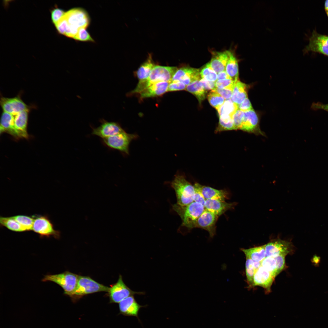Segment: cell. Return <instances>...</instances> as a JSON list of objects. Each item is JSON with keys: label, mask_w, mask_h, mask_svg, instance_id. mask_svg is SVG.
<instances>
[{"label": "cell", "mask_w": 328, "mask_h": 328, "mask_svg": "<svg viewBox=\"0 0 328 328\" xmlns=\"http://www.w3.org/2000/svg\"><path fill=\"white\" fill-rule=\"evenodd\" d=\"M177 69L176 67L155 65L148 78L145 80L139 81L132 93L140 94L151 85L159 82H170Z\"/></svg>", "instance_id": "6da1fadb"}, {"label": "cell", "mask_w": 328, "mask_h": 328, "mask_svg": "<svg viewBox=\"0 0 328 328\" xmlns=\"http://www.w3.org/2000/svg\"><path fill=\"white\" fill-rule=\"evenodd\" d=\"M172 208L182 220L181 226L190 230L195 228L197 219L205 209L204 206L194 201L185 205L176 203Z\"/></svg>", "instance_id": "7a4b0ae2"}, {"label": "cell", "mask_w": 328, "mask_h": 328, "mask_svg": "<svg viewBox=\"0 0 328 328\" xmlns=\"http://www.w3.org/2000/svg\"><path fill=\"white\" fill-rule=\"evenodd\" d=\"M170 185L175 191L176 203L185 205L194 201V186L186 179L184 175L176 174L173 179L170 182Z\"/></svg>", "instance_id": "3957f363"}, {"label": "cell", "mask_w": 328, "mask_h": 328, "mask_svg": "<svg viewBox=\"0 0 328 328\" xmlns=\"http://www.w3.org/2000/svg\"><path fill=\"white\" fill-rule=\"evenodd\" d=\"M79 275L68 271L56 274L45 275L42 281L53 282L63 289L64 294L72 298L77 287Z\"/></svg>", "instance_id": "277c9868"}, {"label": "cell", "mask_w": 328, "mask_h": 328, "mask_svg": "<svg viewBox=\"0 0 328 328\" xmlns=\"http://www.w3.org/2000/svg\"><path fill=\"white\" fill-rule=\"evenodd\" d=\"M109 287L101 284L87 276L79 275L73 299L88 294L99 292H108Z\"/></svg>", "instance_id": "5b68a950"}, {"label": "cell", "mask_w": 328, "mask_h": 328, "mask_svg": "<svg viewBox=\"0 0 328 328\" xmlns=\"http://www.w3.org/2000/svg\"><path fill=\"white\" fill-rule=\"evenodd\" d=\"M137 137L136 134H128L124 131L113 136L102 139V141L107 147L128 155L131 142Z\"/></svg>", "instance_id": "8992f818"}, {"label": "cell", "mask_w": 328, "mask_h": 328, "mask_svg": "<svg viewBox=\"0 0 328 328\" xmlns=\"http://www.w3.org/2000/svg\"><path fill=\"white\" fill-rule=\"evenodd\" d=\"M64 16L68 23V29L76 33L79 29L87 28L90 24V18L87 12L82 9L75 8L66 12Z\"/></svg>", "instance_id": "52a82bcc"}, {"label": "cell", "mask_w": 328, "mask_h": 328, "mask_svg": "<svg viewBox=\"0 0 328 328\" xmlns=\"http://www.w3.org/2000/svg\"><path fill=\"white\" fill-rule=\"evenodd\" d=\"M111 303H119L126 298L135 294L143 295L145 293L142 292L133 291L124 282L122 276L120 275L117 282L109 287L108 292Z\"/></svg>", "instance_id": "ba28073f"}, {"label": "cell", "mask_w": 328, "mask_h": 328, "mask_svg": "<svg viewBox=\"0 0 328 328\" xmlns=\"http://www.w3.org/2000/svg\"><path fill=\"white\" fill-rule=\"evenodd\" d=\"M34 221L32 231L39 234L41 237L52 236L58 239L60 232L55 230L48 217L45 216H33Z\"/></svg>", "instance_id": "9c48e42d"}, {"label": "cell", "mask_w": 328, "mask_h": 328, "mask_svg": "<svg viewBox=\"0 0 328 328\" xmlns=\"http://www.w3.org/2000/svg\"><path fill=\"white\" fill-rule=\"evenodd\" d=\"M266 257L275 258L282 254L293 253L294 246L290 241L276 238L265 244Z\"/></svg>", "instance_id": "30bf717a"}, {"label": "cell", "mask_w": 328, "mask_h": 328, "mask_svg": "<svg viewBox=\"0 0 328 328\" xmlns=\"http://www.w3.org/2000/svg\"><path fill=\"white\" fill-rule=\"evenodd\" d=\"M313 52L328 57V36L318 33L314 30L309 39L308 44L304 50L305 53Z\"/></svg>", "instance_id": "8fae6325"}, {"label": "cell", "mask_w": 328, "mask_h": 328, "mask_svg": "<svg viewBox=\"0 0 328 328\" xmlns=\"http://www.w3.org/2000/svg\"><path fill=\"white\" fill-rule=\"evenodd\" d=\"M0 104L3 112L13 115L30 109V107L24 102L19 95L12 98L2 97L0 99Z\"/></svg>", "instance_id": "7c38bea8"}, {"label": "cell", "mask_w": 328, "mask_h": 328, "mask_svg": "<svg viewBox=\"0 0 328 328\" xmlns=\"http://www.w3.org/2000/svg\"><path fill=\"white\" fill-rule=\"evenodd\" d=\"M100 125L97 128H92V134L102 139L113 136L124 130L118 123L108 121L104 119L100 120Z\"/></svg>", "instance_id": "4fadbf2b"}, {"label": "cell", "mask_w": 328, "mask_h": 328, "mask_svg": "<svg viewBox=\"0 0 328 328\" xmlns=\"http://www.w3.org/2000/svg\"><path fill=\"white\" fill-rule=\"evenodd\" d=\"M219 217L205 209L196 223L195 228H199L207 231L211 237L216 234V224Z\"/></svg>", "instance_id": "5bb4252c"}, {"label": "cell", "mask_w": 328, "mask_h": 328, "mask_svg": "<svg viewBox=\"0 0 328 328\" xmlns=\"http://www.w3.org/2000/svg\"><path fill=\"white\" fill-rule=\"evenodd\" d=\"M240 130L257 135H265L259 128L258 118L253 109L244 112Z\"/></svg>", "instance_id": "9a60e30c"}, {"label": "cell", "mask_w": 328, "mask_h": 328, "mask_svg": "<svg viewBox=\"0 0 328 328\" xmlns=\"http://www.w3.org/2000/svg\"><path fill=\"white\" fill-rule=\"evenodd\" d=\"M147 305L139 304L134 296H129L119 303L120 313L125 316L136 317L140 321L138 316L139 312L141 308L146 307Z\"/></svg>", "instance_id": "2e32d148"}, {"label": "cell", "mask_w": 328, "mask_h": 328, "mask_svg": "<svg viewBox=\"0 0 328 328\" xmlns=\"http://www.w3.org/2000/svg\"><path fill=\"white\" fill-rule=\"evenodd\" d=\"M271 273L261 266L256 271L253 278V287L263 288L266 293L271 292V287L275 280Z\"/></svg>", "instance_id": "e0dca14e"}, {"label": "cell", "mask_w": 328, "mask_h": 328, "mask_svg": "<svg viewBox=\"0 0 328 328\" xmlns=\"http://www.w3.org/2000/svg\"><path fill=\"white\" fill-rule=\"evenodd\" d=\"M235 203H228L225 201L215 199L206 200L205 209L217 215L219 217L227 210L233 209Z\"/></svg>", "instance_id": "ac0fdd59"}, {"label": "cell", "mask_w": 328, "mask_h": 328, "mask_svg": "<svg viewBox=\"0 0 328 328\" xmlns=\"http://www.w3.org/2000/svg\"><path fill=\"white\" fill-rule=\"evenodd\" d=\"M209 63L213 69L217 73L225 71L229 58V50L222 52L214 51Z\"/></svg>", "instance_id": "d6986e66"}, {"label": "cell", "mask_w": 328, "mask_h": 328, "mask_svg": "<svg viewBox=\"0 0 328 328\" xmlns=\"http://www.w3.org/2000/svg\"><path fill=\"white\" fill-rule=\"evenodd\" d=\"M29 110L22 111L14 115V125L16 131L19 138L28 137L27 125Z\"/></svg>", "instance_id": "ffe728a7"}, {"label": "cell", "mask_w": 328, "mask_h": 328, "mask_svg": "<svg viewBox=\"0 0 328 328\" xmlns=\"http://www.w3.org/2000/svg\"><path fill=\"white\" fill-rule=\"evenodd\" d=\"M170 82L162 81L151 85L140 94L141 98L160 96L168 91Z\"/></svg>", "instance_id": "44dd1931"}, {"label": "cell", "mask_w": 328, "mask_h": 328, "mask_svg": "<svg viewBox=\"0 0 328 328\" xmlns=\"http://www.w3.org/2000/svg\"><path fill=\"white\" fill-rule=\"evenodd\" d=\"M197 185L204 197L206 200L215 199L225 201L228 199V192L224 190H217L211 187L202 185L197 183Z\"/></svg>", "instance_id": "7402d4cb"}, {"label": "cell", "mask_w": 328, "mask_h": 328, "mask_svg": "<svg viewBox=\"0 0 328 328\" xmlns=\"http://www.w3.org/2000/svg\"><path fill=\"white\" fill-rule=\"evenodd\" d=\"M0 133L6 132L15 138H19L14 125V115L3 112L1 118Z\"/></svg>", "instance_id": "603a6c76"}, {"label": "cell", "mask_w": 328, "mask_h": 328, "mask_svg": "<svg viewBox=\"0 0 328 328\" xmlns=\"http://www.w3.org/2000/svg\"><path fill=\"white\" fill-rule=\"evenodd\" d=\"M225 71L234 82L238 80V61L234 53L229 51V58L227 62Z\"/></svg>", "instance_id": "cb8c5ba5"}, {"label": "cell", "mask_w": 328, "mask_h": 328, "mask_svg": "<svg viewBox=\"0 0 328 328\" xmlns=\"http://www.w3.org/2000/svg\"><path fill=\"white\" fill-rule=\"evenodd\" d=\"M238 105L231 99L226 100L220 108L217 110L219 118L223 119H232L233 115L238 110Z\"/></svg>", "instance_id": "d4e9b609"}, {"label": "cell", "mask_w": 328, "mask_h": 328, "mask_svg": "<svg viewBox=\"0 0 328 328\" xmlns=\"http://www.w3.org/2000/svg\"><path fill=\"white\" fill-rule=\"evenodd\" d=\"M247 87L245 84L239 80L236 82L231 99L237 105L248 97Z\"/></svg>", "instance_id": "484cf974"}, {"label": "cell", "mask_w": 328, "mask_h": 328, "mask_svg": "<svg viewBox=\"0 0 328 328\" xmlns=\"http://www.w3.org/2000/svg\"><path fill=\"white\" fill-rule=\"evenodd\" d=\"M155 66L152 55L149 54L146 60L141 65L136 72V76L139 81L147 79Z\"/></svg>", "instance_id": "4316f807"}, {"label": "cell", "mask_w": 328, "mask_h": 328, "mask_svg": "<svg viewBox=\"0 0 328 328\" xmlns=\"http://www.w3.org/2000/svg\"><path fill=\"white\" fill-rule=\"evenodd\" d=\"M245 257L249 258L252 260L262 261L266 257L265 244L248 249H241Z\"/></svg>", "instance_id": "83f0119b"}, {"label": "cell", "mask_w": 328, "mask_h": 328, "mask_svg": "<svg viewBox=\"0 0 328 328\" xmlns=\"http://www.w3.org/2000/svg\"><path fill=\"white\" fill-rule=\"evenodd\" d=\"M186 90L194 95L200 104L205 99L207 92L202 85L200 80L194 81L187 85Z\"/></svg>", "instance_id": "f1b7e54d"}, {"label": "cell", "mask_w": 328, "mask_h": 328, "mask_svg": "<svg viewBox=\"0 0 328 328\" xmlns=\"http://www.w3.org/2000/svg\"><path fill=\"white\" fill-rule=\"evenodd\" d=\"M0 223L1 226L5 227L12 231L16 232L25 231L22 226L12 217H1Z\"/></svg>", "instance_id": "f546056e"}, {"label": "cell", "mask_w": 328, "mask_h": 328, "mask_svg": "<svg viewBox=\"0 0 328 328\" xmlns=\"http://www.w3.org/2000/svg\"><path fill=\"white\" fill-rule=\"evenodd\" d=\"M12 217L22 226L25 231L32 230L34 221L33 216L17 215Z\"/></svg>", "instance_id": "4dcf8cb0"}, {"label": "cell", "mask_w": 328, "mask_h": 328, "mask_svg": "<svg viewBox=\"0 0 328 328\" xmlns=\"http://www.w3.org/2000/svg\"><path fill=\"white\" fill-rule=\"evenodd\" d=\"M261 266L269 272L275 278L277 276L276 262L272 257H266L261 261Z\"/></svg>", "instance_id": "1f68e13d"}, {"label": "cell", "mask_w": 328, "mask_h": 328, "mask_svg": "<svg viewBox=\"0 0 328 328\" xmlns=\"http://www.w3.org/2000/svg\"><path fill=\"white\" fill-rule=\"evenodd\" d=\"M210 104L217 110L224 103L225 99L216 92L212 90L207 96Z\"/></svg>", "instance_id": "d6a6232c"}, {"label": "cell", "mask_w": 328, "mask_h": 328, "mask_svg": "<svg viewBox=\"0 0 328 328\" xmlns=\"http://www.w3.org/2000/svg\"><path fill=\"white\" fill-rule=\"evenodd\" d=\"M201 78L209 81L216 82L217 80V74L210 66L206 64L200 70Z\"/></svg>", "instance_id": "836d02e7"}, {"label": "cell", "mask_w": 328, "mask_h": 328, "mask_svg": "<svg viewBox=\"0 0 328 328\" xmlns=\"http://www.w3.org/2000/svg\"><path fill=\"white\" fill-rule=\"evenodd\" d=\"M245 273L247 281L248 287H253V278L256 272L253 261L249 258L246 257Z\"/></svg>", "instance_id": "e575fe53"}, {"label": "cell", "mask_w": 328, "mask_h": 328, "mask_svg": "<svg viewBox=\"0 0 328 328\" xmlns=\"http://www.w3.org/2000/svg\"><path fill=\"white\" fill-rule=\"evenodd\" d=\"M233 130L235 129L232 119L224 120L219 118L218 125L215 131L216 132Z\"/></svg>", "instance_id": "d590c367"}, {"label": "cell", "mask_w": 328, "mask_h": 328, "mask_svg": "<svg viewBox=\"0 0 328 328\" xmlns=\"http://www.w3.org/2000/svg\"><path fill=\"white\" fill-rule=\"evenodd\" d=\"M86 29L81 28L79 29L73 39L80 41L94 42V40Z\"/></svg>", "instance_id": "8d00e7d4"}, {"label": "cell", "mask_w": 328, "mask_h": 328, "mask_svg": "<svg viewBox=\"0 0 328 328\" xmlns=\"http://www.w3.org/2000/svg\"><path fill=\"white\" fill-rule=\"evenodd\" d=\"M236 82L231 78L221 80H217L215 82L216 88L233 90Z\"/></svg>", "instance_id": "74e56055"}, {"label": "cell", "mask_w": 328, "mask_h": 328, "mask_svg": "<svg viewBox=\"0 0 328 328\" xmlns=\"http://www.w3.org/2000/svg\"><path fill=\"white\" fill-rule=\"evenodd\" d=\"M244 115V112L238 109L233 115L232 118L235 130L240 129Z\"/></svg>", "instance_id": "f35d334b"}, {"label": "cell", "mask_w": 328, "mask_h": 328, "mask_svg": "<svg viewBox=\"0 0 328 328\" xmlns=\"http://www.w3.org/2000/svg\"><path fill=\"white\" fill-rule=\"evenodd\" d=\"M55 25L59 33L65 35L68 28V23L64 15Z\"/></svg>", "instance_id": "ab89813d"}, {"label": "cell", "mask_w": 328, "mask_h": 328, "mask_svg": "<svg viewBox=\"0 0 328 328\" xmlns=\"http://www.w3.org/2000/svg\"><path fill=\"white\" fill-rule=\"evenodd\" d=\"M285 254L280 255L274 258L275 259L277 265V275H278L285 268Z\"/></svg>", "instance_id": "60d3db41"}, {"label": "cell", "mask_w": 328, "mask_h": 328, "mask_svg": "<svg viewBox=\"0 0 328 328\" xmlns=\"http://www.w3.org/2000/svg\"><path fill=\"white\" fill-rule=\"evenodd\" d=\"M66 12L63 9L56 8L51 12V18L52 22L55 24L60 20Z\"/></svg>", "instance_id": "b9f144b4"}, {"label": "cell", "mask_w": 328, "mask_h": 328, "mask_svg": "<svg viewBox=\"0 0 328 328\" xmlns=\"http://www.w3.org/2000/svg\"><path fill=\"white\" fill-rule=\"evenodd\" d=\"M194 186L195 190L193 197L194 201L200 203L204 206L206 199L202 193L197 183H195Z\"/></svg>", "instance_id": "7bdbcfd3"}, {"label": "cell", "mask_w": 328, "mask_h": 328, "mask_svg": "<svg viewBox=\"0 0 328 328\" xmlns=\"http://www.w3.org/2000/svg\"><path fill=\"white\" fill-rule=\"evenodd\" d=\"M186 86L180 81H171L168 86L167 92L186 90Z\"/></svg>", "instance_id": "ee69618b"}, {"label": "cell", "mask_w": 328, "mask_h": 328, "mask_svg": "<svg viewBox=\"0 0 328 328\" xmlns=\"http://www.w3.org/2000/svg\"><path fill=\"white\" fill-rule=\"evenodd\" d=\"M213 91L216 92L226 100L230 99L232 96V90L216 87Z\"/></svg>", "instance_id": "f6af8a7d"}, {"label": "cell", "mask_w": 328, "mask_h": 328, "mask_svg": "<svg viewBox=\"0 0 328 328\" xmlns=\"http://www.w3.org/2000/svg\"><path fill=\"white\" fill-rule=\"evenodd\" d=\"M238 109L244 112L253 109L251 104L248 97L241 104L238 105Z\"/></svg>", "instance_id": "bcb514c9"}, {"label": "cell", "mask_w": 328, "mask_h": 328, "mask_svg": "<svg viewBox=\"0 0 328 328\" xmlns=\"http://www.w3.org/2000/svg\"><path fill=\"white\" fill-rule=\"evenodd\" d=\"M200 81L202 85L206 91L213 90L216 87L215 82L209 81L201 78Z\"/></svg>", "instance_id": "7dc6e473"}, {"label": "cell", "mask_w": 328, "mask_h": 328, "mask_svg": "<svg viewBox=\"0 0 328 328\" xmlns=\"http://www.w3.org/2000/svg\"><path fill=\"white\" fill-rule=\"evenodd\" d=\"M311 108L314 110H322L328 112V104H324L319 102H313L311 104Z\"/></svg>", "instance_id": "c3c4849f"}, {"label": "cell", "mask_w": 328, "mask_h": 328, "mask_svg": "<svg viewBox=\"0 0 328 328\" xmlns=\"http://www.w3.org/2000/svg\"><path fill=\"white\" fill-rule=\"evenodd\" d=\"M320 261V257L316 254L314 255L311 260L312 264L315 267L319 266Z\"/></svg>", "instance_id": "681fc988"}, {"label": "cell", "mask_w": 328, "mask_h": 328, "mask_svg": "<svg viewBox=\"0 0 328 328\" xmlns=\"http://www.w3.org/2000/svg\"><path fill=\"white\" fill-rule=\"evenodd\" d=\"M230 78V77L225 71L220 72L217 74V80H223Z\"/></svg>", "instance_id": "f907efd6"}, {"label": "cell", "mask_w": 328, "mask_h": 328, "mask_svg": "<svg viewBox=\"0 0 328 328\" xmlns=\"http://www.w3.org/2000/svg\"><path fill=\"white\" fill-rule=\"evenodd\" d=\"M253 261L254 267L255 271H256L261 266V262L255 261Z\"/></svg>", "instance_id": "816d5d0a"}, {"label": "cell", "mask_w": 328, "mask_h": 328, "mask_svg": "<svg viewBox=\"0 0 328 328\" xmlns=\"http://www.w3.org/2000/svg\"><path fill=\"white\" fill-rule=\"evenodd\" d=\"M324 9L326 12H328V0L325 1L324 4Z\"/></svg>", "instance_id": "f5cc1de1"}, {"label": "cell", "mask_w": 328, "mask_h": 328, "mask_svg": "<svg viewBox=\"0 0 328 328\" xmlns=\"http://www.w3.org/2000/svg\"><path fill=\"white\" fill-rule=\"evenodd\" d=\"M326 14L327 15V17H328V12H326Z\"/></svg>", "instance_id": "db71d44e"}]
</instances>
